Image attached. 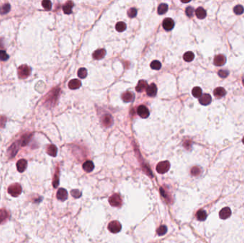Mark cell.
Returning <instances> with one entry per match:
<instances>
[{
	"mask_svg": "<svg viewBox=\"0 0 244 243\" xmlns=\"http://www.w3.org/2000/svg\"><path fill=\"white\" fill-rule=\"evenodd\" d=\"M11 6L9 4H4L1 7H0V14H5L10 11Z\"/></svg>",
	"mask_w": 244,
	"mask_h": 243,
	"instance_id": "1f68e13d",
	"label": "cell"
},
{
	"mask_svg": "<svg viewBox=\"0 0 244 243\" xmlns=\"http://www.w3.org/2000/svg\"><path fill=\"white\" fill-rule=\"evenodd\" d=\"M234 12L237 15L242 14L244 12V8L241 5H236L234 8Z\"/></svg>",
	"mask_w": 244,
	"mask_h": 243,
	"instance_id": "74e56055",
	"label": "cell"
},
{
	"mask_svg": "<svg viewBox=\"0 0 244 243\" xmlns=\"http://www.w3.org/2000/svg\"><path fill=\"white\" fill-rule=\"evenodd\" d=\"M109 202L113 207H121L122 205V200L121 196L117 193H114L109 198Z\"/></svg>",
	"mask_w": 244,
	"mask_h": 243,
	"instance_id": "7a4b0ae2",
	"label": "cell"
},
{
	"mask_svg": "<svg viewBox=\"0 0 244 243\" xmlns=\"http://www.w3.org/2000/svg\"><path fill=\"white\" fill-rule=\"evenodd\" d=\"M170 168V163L167 160L160 162L156 166V171L160 174H164L168 172Z\"/></svg>",
	"mask_w": 244,
	"mask_h": 243,
	"instance_id": "277c9868",
	"label": "cell"
},
{
	"mask_svg": "<svg viewBox=\"0 0 244 243\" xmlns=\"http://www.w3.org/2000/svg\"><path fill=\"white\" fill-rule=\"evenodd\" d=\"M137 15V10L135 8H131L128 11V16L131 18H133Z\"/></svg>",
	"mask_w": 244,
	"mask_h": 243,
	"instance_id": "60d3db41",
	"label": "cell"
},
{
	"mask_svg": "<svg viewBox=\"0 0 244 243\" xmlns=\"http://www.w3.org/2000/svg\"><path fill=\"white\" fill-rule=\"evenodd\" d=\"M6 122V118L1 117V119H0V127H3L5 124Z\"/></svg>",
	"mask_w": 244,
	"mask_h": 243,
	"instance_id": "bcb514c9",
	"label": "cell"
},
{
	"mask_svg": "<svg viewBox=\"0 0 244 243\" xmlns=\"http://www.w3.org/2000/svg\"><path fill=\"white\" fill-rule=\"evenodd\" d=\"M243 84H244V79H243Z\"/></svg>",
	"mask_w": 244,
	"mask_h": 243,
	"instance_id": "c3c4849f",
	"label": "cell"
},
{
	"mask_svg": "<svg viewBox=\"0 0 244 243\" xmlns=\"http://www.w3.org/2000/svg\"><path fill=\"white\" fill-rule=\"evenodd\" d=\"M200 172H201V170L199 167L198 166H195V167H193L192 169L191 170V173L192 175L194 176H198L200 174Z\"/></svg>",
	"mask_w": 244,
	"mask_h": 243,
	"instance_id": "f35d334b",
	"label": "cell"
},
{
	"mask_svg": "<svg viewBox=\"0 0 244 243\" xmlns=\"http://www.w3.org/2000/svg\"><path fill=\"white\" fill-rule=\"evenodd\" d=\"M105 54H106L105 49H97V50H96L94 53H93L92 57H93V58H94V59H96V60H99V59H103L104 57Z\"/></svg>",
	"mask_w": 244,
	"mask_h": 243,
	"instance_id": "4fadbf2b",
	"label": "cell"
},
{
	"mask_svg": "<svg viewBox=\"0 0 244 243\" xmlns=\"http://www.w3.org/2000/svg\"><path fill=\"white\" fill-rule=\"evenodd\" d=\"M162 25L166 31H171L174 27V21L172 19L166 18L163 21Z\"/></svg>",
	"mask_w": 244,
	"mask_h": 243,
	"instance_id": "ba28073f",
	"label": "cell"
},
{
	"mask_svg": "<svg viewBox=\"0 0 244 243\" xmlns=\"http://www.w3.org/2000/svg\"><path fill=\"white\" fill-rule=\"evenodd\" d=\"M226 62V57H225L224 55H222V54H219V55L216 56L215 58H214V64L217 66H223Z\"/></svg>",
	"mask_w": 244,
	"mask_h": 243,
	"instance_id": "9c48e42d",
	"label": "cell"
},
{
	"mask_svg": "<svg viewBox=\"0 0 244 243\" xmlns=\"http://www.w3.org/2000/svg\"><path fill=\"white\" fill-rule=\"evenodd\" d=\"M68 193L67 191L64 188H60L57 193V197L58 200H61V201H64L65 200L67 199Z\"/></svg>",
	"mask_w": 244,
	"mask_h": 243,
	"instance_id": "7c38bea8",
	"label": "cell"
},
{
	"mask_svg": "<svg viewBox=\"0 0 244 243\" xmlns=\"http://www.w3.org/2000/svg\"><path fill=\"white\" fill-rule=\"evenodd\" d=\"M46 153L52 157H55L57 154V148L54 145H49L46 148Z\"/></svg>",
	"mask_w": 244,
	"mask_h": 243,
	"instance_id": "cb8c5ba5",
	"label": "cell"
},
{
	"mask_svg": "<svg viewBox=\"0 0 244 243\" xmlns=\"http://www.w3.org/2000/svg\"><path fill=\"white\" fill-rule=\"evenodd\" d=\"M82 167H83L84 171H86V172H87V173H90L94 170V165L92 161H91V160H88V161H86L84 163Z\"/></svg>",
	"mask_w": 244,
	"mask_h": 243,
	"instance_id": "603a6c76",
	"label": "cell"
},
{
	"mask_svg": "<svg viewBox=\"0 0 244 243\" xmlns=\"http://www.w3.org/2000/svg\"><path fill=\"white\" fill-rule=\"evenodd\" d=\"M194 54L192 52V51H187L186 53H185L184 55H183V59H184L185 61L186 62H191L194 60Z\"/></svg>",
	"mask_w": 244,
	"mask_h": 243,
	"instance_id": "f546056e",
	"label": "cell"
},
{
	"mask_svg": "<svg viewBox=\"0 0 244 243\" xmlns=\"http://www.w3.org/2000/svg\"><path fill=\"white\" fill-rule=\"evenodd\" d=\"M74 7V3L73 1H69L63 6V11L64 14H70L72 12V8Z\"/></svg>",
	"mask_w": 244,
	"mask_h": 243,
	"instance_id": "ffe728a7",
	"label": "cell"
},
{
	"mask_svg": "<svg viewBox=\"0 0 244 243\" xmlns=\"http://www.w3.org/2000/svg\"><path fill=\"white\" fill-rule=\"evenodd\" d=\"M148 84L145 80H140L138 82L137 85L136 86V90L138 92H142L144 90H147V87H148Z\"/></svg>",
	"mask_w": 244,
	"mask_h": 243,
	"instance_id": "e0dca14e",
	"label": "cell"
},
{
	"mask_svg": "<svg viewBox=\"0 0 244 243\" xmlns=\"http://www.w3.org/2000/svg\"><path fill=\"white\" fill-rule=\"evenodd\" d=\"M214 94L216 98L220 99V98L223 97V96L226 94V90L223 88H222V87H218V88H216L214 90Z\"/></svg>",
	"mask_w": 244,
	"mask_h": 243,
	"instance_id": "7402d4cb",
	"label": "cell"
},
{
	"mask_svg": "<svg viewBox=\"0 0 244 243\" xmlns=\"http://www.w3.org/2000/svg\"><path fill=\"white\" fill-rule=\"evenodd\" d=\"M115 29H116V30L117 31V32H122L126 30V25L125 23L123 22V21H119V22L116 23V26H115Z\"/></svg>",
	"mask_w": 244,
	"mask_h": 243,
	"instance_id": "f1b7e54d",
	"label": "cell"
},
{
	"mask_svg": "<svg viewBox=\"0 0 244 243\" xmlns=\"http://www.w3.org/2000/svg\"><path fill=\"white\" fill-rule=\"evenodd\" d=\"M68 86H69V88H70V89L75 90V89H77V88H80L81 86H82V82H81V81L78 80V79H74L70 81L69 82V84H68Z\"/></svg>",
	"mask_w": 244,
	"mask_h": 243,
	"instance_id": "9a60e30c",
	"label": "cell"
},
{
	"mask_svg": "<svg viewBox=\"0 0 244 243\" xmlns=\"http://www.w3.org/2000/svg\"><path fill=\"white\" fill-rule=\"evenodd\" d=\"M78 76L80 79H85L87 76V71L85 68H80L78 71Z\"/></svg>",
	"mask_w": 244,
	"mask_h": 243,
	"instance_id": "e575fe53",
	"label": "cell"
},
{
	"mask_svg": "<svg viewBox=\"0 0 244 243\" xmlns=\"http://www.w3.org/2000/svg\"><path fill=\"white\" fill-rule=\"evenodd\" d=\"M196 16L197 17V18L200 19H203L205 17H206V12L204 9L202 8V7H198V9L196 10L195 12Z\"/></svg>",
	"mask_w": 244,
	"mask_h": 243,
	"instance_id": "d4e9b609",
	"label": "cell"
},
{
	"mask_svg": "<svg viewBox=\"0 0 244 243\" xmlns=\"http://www.w3.org/2000/svg\"><path fill=\"white\" fill-rule=\"evenodd\" d=\"M26 167H27V161L26 160L21 159L18 160V162L17 163V168L19 172H24Z\"/></svg>",
	"mask_w": 244,
	"mask_h": 243,
	"instance_id": "2e32d148",
	"label": "cell"
},
{
	"mask_svg": "<svg viewBox=\"0 0 244 243\" xmlns=\"http://www.w3.org/2000/svg\"><path fill=\"white\" fill-rule=\"evenodd\" d=\"M207 217V214H206V211L203 210H198L196 213V218L197 220L200 221H203L206 219Z\"/></svg>",
	"mask_w": 244,
	"mask_h": 243,
	"instance_id": "83f0119b",
	"label": "cell"
},
{
	"mask_svg": "<svg viewBox=\"0 0 244 243\" xmlns=\"http://www.w3.org/2000/svg\"><path fill=\"white\" fill-rule=\"evenodd\" d=\"M102 124L105 127H109L113 124V118L111 116L107 114L102 118Z\"/></svg>",
	"mask_w": 244,
	"mask_h": 243,
	"instance_id": "d6986e66",
	"label": "cell"
},
{
	"mask_svg": "<svg viewBox=\"0 0 244 243\" xmlns=\"http://www.w3.org/2000/svg\"><path fill=\"white\" fill-rule=\"evenodd\" d=\"M150 66L153 70H159L161 68V64L159 61L155 60L151 63Z\"/></svg>",
	"mask_w": 244,
	"mask_h": 243,
	"instance_id": "836d02e7",
	"label": "cell"
},
{
	"mask_svg": "<svg viewBox=\"0 0 244 243\" xmlns=\"http://www.w3.org/2000/svg\"><path fill=\"white\" fill-rule=\"evenodd\" d=\"M231 215V210L229 208H223L219 213V217H220L221 219L225 220L227 219L228 217H229Z\"/></svg>",
	"mask_w": 244,
	"mask_h": 243,
	"instance_id": "ac0fdd59",
	"label": "cell"
},
{
	"mask_svg": "<svg viewBox=\"0 0 244 243\" xmlns=\"http://www.w3.org/2000/svg\"><path fill=\"white\" fill-rule=\"evenodd\" d=\"M9 55L6 53L5 51L0 50V60L4 61L8 60Z\"/></svg>",
	"mask_w": 244,
	"mask_h": 243,
	"instance_id": "ab89813d",
	"label": "cell"
},
{
	"mask_svg": "<svg viewBox=\"0 0 244 243\" xmlns=\"http://www.w3.org/2000/svg\"><path fill=\"white\" fill-rule=\"evenodd\" d=\"M122 100L124 101V102L129 103L133 100V99H134V95L131 92H130V91H126L125 93H124L122 94Z\"/></svg>",
	"mask_w": 244,
	"mask_h": 243,
	"instance_id": "44dd1931",
	"label": "cell"
},
{
	"mask_svg": "<svg viewBox=\"0 0 244 243\" xmlns=\"http://www.w3.org/2000/svg\"><path fill=\"white\" fill-rule=\"evenodd\" d=\"M32 137V133H26V134L22 135L21 138H20L19 141V143H20V145H21V146H26V145L29 143V141H30Z\"/></svg>",
	"mask_w": 244,
	"mask_h": 243,
	"instance_id": "5bb4252c",
	"label": "cell"
},
{
	"mask_svg": "<svg viewBox=\"0 0 244 243\" xmlns=\"http://www.w3.org/2000/svg\"><path fill=\"white\" fill-rule=\"evenodd\" d=\"M147 93L149 96L153 97L157 93V87L155 84H151V85H149L147 88Z\"/></svg>",
	"mask_w": 244,
	"mask_h": 243,
	"instance_id": "30bf717a",
	"label": "cell"
},
{
	"mask_svg": "<svg viewBox=\"0 0 244 243\" xmlns=\"http://www.w3.org/2000/svg\"><path fill=\"white\" fill-rule=\"evenodd\" d=\"M242 141H243V144H244V137H243V140H242Z\"/></svg>",
	"mask_w": 244,
	"mask_h": 243,
	"instance_id": "7dc6e473",
	"label": "cell"
},
{
	"mask_svg": "<svg viewBox=\"0 0 244 243\" xmlns=\"http://www.w3.org/2000/svg\"><path fill=\"white\" fill-rule=\"evenodd\" d=\"M211 100H212V99H211V96H210L209 94L206 93V94L202 95L199 98V103L201 105L207 106L211 104Z\"/></svg>",
	"mask_w": 244,
	"mask_h": 243,
	"instance_id": "8fae6325",
	"label": "cell"
},
{
	"mask_svg": "<svg viewBox=\"0 0 244 243\" xmlns=\"http://www.w3.org/2000/svg\"><path fill=\"white\" fill-rule=\"evenodd\" d=\"M166 233H167V227L166 225H161L157 230V234L160 236L164 235Z\"/></svg>",
	"mask_w": 244,
	"mask_h": 243,
	"instance_id": "d590c367",
	"label": "cell"
},
{
	"mask_svg": "<svg viewBox=\"0 0 244 243\" xmlns=\"http://www.w3.org/2000/svg\"><path fill=\"white\" fill-rule=\"evenodd\" d=\"M168 9H169V7H168V4H161L158 7V14H166V12L168 11Z\"/></svg>",
	"mask_w": 244,
	"mask_h": 243,
	"instance_id": "4dcf8cb0",
	"label": "cell"
},
{
	"mask_svg": "<svg viewBox=\"0 0 244 243\" xmlns=\"http://www.w3.org/2000/svg\"><path fill=\"white\" fill-rule=\"evenodd\" d=\"M194 8H193V7H187V8H186V15H187V16L189 17H191L193 16V14H194Z\"/></svg>",
	"mask_w": 244,
	"mask_h": 243,
	"instance_id": "7bdbcfd3",
	"label": "cell"
},
{
	"mask_svg": "<svg viewBox=\"0 0 244 243\" xmlns=\"http://www.w3.org/2000/svg\"><path fill=\"white\" fill-rule=\"evenodd\" d=\"M41 4H42V7H44V9H46V10L49 11L52 9V2H51L50 1H49V0H44V1L41 2Z\"/></svg>",
	"mask_w": 244,
	"mask_h": 243,
	"instance_id": "8d00e7d4",
	"label": "cell"
},
{
	"mask_svg": "<svg viewBox=\"0 0 244 243\" xmlns=\"http://www.w3.org/2000/svg\"><path fill=\"white\" fill-rule=\"evenodd\" d=\"M137 113L138 115L142 118H147L149 116V109L145 106H139L137 108Z\"/></svg>",
	"mask_w": 244,
	"mask_h": 243,
	"instance_id": "52a82bcc",
	"label": "cell"
},
{
	"mask_svg": "<svg viewBox=\"0 0 244 243\" xmlns=\"http://www.w3.org/2000/svg\"><path fill=\"white\" fill-rule=\"evenodd\" d=\"M54 91V92H52V96H49V97H48L47 99H46V104H53V103H54V101H55L56 99H57L59 91H58V90H55V91Z\"/></svg>",
	"mask_w": 244,
	"mask_h": 243,
	"instance_id": "484cf974",
	"label": "cell"
},
{
	"mask_svg": "<svg viewBox=\"0 0 244 243\" xmlns=\"http://www.w3.org/2000/svg\"><path fill=\"white\" fill-rule=\"evenodd\" d=\"M108 229L111 233H118L122 230V225L119 221H111L109 223Z\"/></svg>",
	"mask_w": 244,
	"mask_h": 243,
	"instance_id": "5b68a950",
	"label": "cell"
},
{
	"mask_svg": "<svg viewBox=\"0 0 244 243\" xmlns=\"http://www.w3.org/2000/svg\"><path fill=\"white\" fill-rule=\"evenodd\" d=\"M32 68L26 65H22L19 66L18 69V74L21 79H26L31 74Z\"/></svg>",
	"mask_w": 244,
	"mask_h": 243,
	"instance_id": "3957f363",
	"label": "cell"
},
{
	"mask_svg": "<svg viewBox=\"0 0 244 243\" xmlns=\"http://www.w3.org/2000/svg\"><path fill=\"white\" fill-rule=\"evenodd\" d=\"M22 189L19 183H14L11 185L8 188V193L12 197H18L21 193Z\"/></svg>",
	"mask_w": 244,
	"mask_h": 243,
	"instance_id": "6da1fadb",
	"label": "cell"
},
{
	"mask_svg": "<svg viewBox=\"0 0 244 243\" xmlns=\"http://www.w3.org/2000/svg\"><path fill=\"white\" fill-rule=\"evenodd\" d=\"M71 194L74 198H79V197H80L81 196H82V193L78 191V190H73L71 192Z\"/></svg>",
	"mask_w": 244,
	"mask_h": 243,
	"instance_id": "b9f144b4",
	"label": "cell"
},
{
	"mask_svg": "<svg viewBox=\"0 0 244 243\" xmlns=\"http://www.w3.org/2000/svg\"><path fill=\"white\" fill-rule=\"evenodd\" d=\"M228 75V71L225 70H220L218 71V76L221 78H226Z\"/></svg>",
	"mask_w": 244,
	"mask_h": 243,
	"instance_id": "ee69618b",
	"label": "cell"
},
{
	"mask_svg": "<svg viewBox=\"0 0 244 243\" xmlns=\"http://www.w3.org/2000/svg\"><path fill=\"white\" fill-rule=\"evenodd\" d=\"M9 217V213L5 209L0 210V223H2L7 220Z\"/></svg>",
	"mask_w": 244,
	"mask_h": 243,
	"instance_id": "4316f807",
	"label": "cell"
},
{
	"mask_svg": "<svg viewBox=\"0 0 244 243\" xmlns=\"http://www.w3.org/2000/svg\"><path fill=\"white\" fill-rule=\"evenodd\" d=\"M59 185V177H58V173H56L55 177H54V180H53V186L54 188H57Z\"/></svg>",
	"mask_w": 244,
	"mask_h": 243,
	"instance_id": "f6af8a7d",
	"label": "cell"
},
{
	"mask_svg": "<svg viewBox=\"0 0 244 243\" xmlns=\"http://www.w3.org/2000/svg\"><path fill=\"white\" fill-rule=\"evenodd\" d=\"M21 146L20 145L19 141H17V142L14 143L8 149V155L9 158H12L16 155V154L17 153L19 149V147Z\"/></svg>",
	"mask_w": 244,
	"mask_h": 243,
	"instance_id": "8992f818",
	"label": "cell"
},
{
	"mask_svg": "<svg viewBox=\"0 0 244 243\" xmlns=\"http://www.w3.org/2000/svg\"><path fill=\"white\" fill-rule=\"evenodd\" d=\"M192 95L195 98H200L202 96V90L200 87H194L192 90Z\"/></svg>",
	"mask_w": 244,
	"mask_h": 243,
	"instance_id": "d6a6232c",
	"label": "cell"
}]
</instances>
